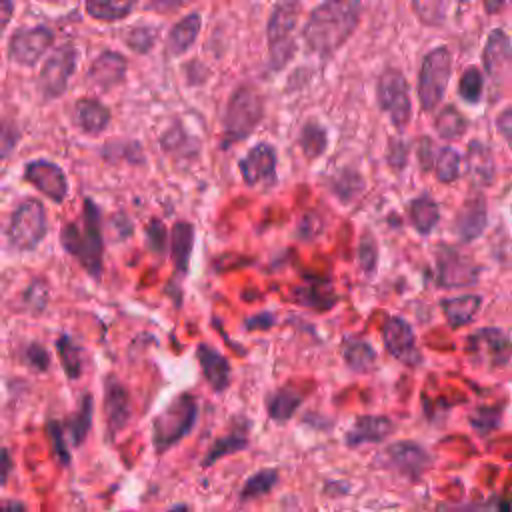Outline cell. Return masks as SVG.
Here are the masks:
<instances>
[{
    "label": "cell",
    "instance_id": "40",
    "mask_svg": "<svg viewBox=\"0 0 512 512\" xmlns=\"http://www.w3.org/2000/svg\"><path fill=\"white\" fill-rule=\"evenodd\" d=\"M156 40H158V28L150 24H136L124 36L126 46L136 54H148L154 48Z\"/></svg>",
    "mask_w": 512,
    "mask_h": 512
},
{
    "label": "cell",
    "instance_id": "1",
    "mask_svg": "<svg viewBox=\"0 0 512 512\" xmlns=\"http://www.w3.org/2000/svg\"><path fill=\"white\" fill-rule=\"evenodd\" d=\"M362 14V0H324L308 16L302 28L306 48L318 56H330L354 34Z\"/></svg>",
    "mask_w": 512,
    "mask_h": 512
},
{
    "label": "cell",
    "instance_id": "3",
    "mask_svg": "<svg viewBox=\"0 0 512 512\" xmlns=\"http://www.w3.org/2000/svg\"><path fill=\"white\" fill-rule=\"evenodd\" d=\"M198 420V398L190 392H182L170 400L152 420V446L156 454L168 452L180 440H184Z\"/></svg>",
    "mask_w": 512,
    "mask_h": 512
},
{
    "label": "cell",
    "instance_id": "37",
    "mask_svg": "<svg viewBox=\"0 0 512 512\" xmlns=\"http://www.w3.org/2000/svg\"><path fill=\"white\" fill-rule=\"evenodd\" d=\"M434 128L438 132L440 138L444 140H456L460 136H464V132L468 130V120L466 116L452 104L444 106L440 110V114L434 120Z\"/></svg>",
    "mask_w": 512,
    "mask_h": 512
},
{
    "label": "cell",
    "instance_id": "45",
    "mask_svg": "<svg viewBox=\"0 0 512 512\" xmlns=\"http://www.w3.org/2000/svg\"><path fill=\"white\" fill-rule=\"evenodd\" d=\"M20 358H22V362H24L28 368H32V370H36V372H46V370L50 368V354H48V350H46L42 344H38V342L26 344V346L22 348V352H20Z\"/></svg>",
    "mask_w": 512,
    "mask_h": 512
},
{
    "label": "cell",
    "instance_id": "13",
    "mask_svg": "<svg viewBox=\"0 0 512 512\" xmlns=\"http://www.w3.org/2000/svg\"><path fill=\"white\" fill-rule=\"evenodd\" d=\"M382 342L392 358L406 366H420L422 354L416 346V336L412 326L400 316H388L382 326Z\"/></svg>",
    "mask_w": 512,
    "mask_h": 512
},
{
    "label": "cell",
    "instance_id": "57",
    "mask_svg": "<svg viewBox=\"0 0 512 512\" xmlns=\"http://www.w3.org/2000/svg\"><path fill=\"white\" fill-rule=\"evenodd\" d=\"M2 464H4V472H2V484L6 486V482H8V476H10V470H12V460H10V452H8V448H2Z\"/></svg>",
    "mask_w": 512,
    "mask_h": 512
},
{
    "label": "cell",
    "instance_id": "19",
    "mask_svg": "<svg viewBox=\"0 0 512 512\" xmlns=\"http://www.w3.org/2000/svg\"><path fill=\"white\" fill-rule=\"evenodd\" d=\"M126 68L128 62L120 52L114 50H104L88 68V82L100 90H110L118 84L124 82L126 78Z\"/></svg>",
    "mask_w": 512,
    "mask_h": 512
},
{
    "label": "cell",
    "instance_id": "23",
    "mask_svg": "<svg viewBox=\"0 0 512 512\" xmlns=\"http://www.w3.org/2000/svg\"><path fill=\"white\" fill-rule=\"evenodd\" d=\"M200 28H202V18L198 12H190V14L182 16L168 32V40H166L168 54L182 56L184 52H188L192 48V44L196 42Z\"/></svg>",
    "mask_w": 512,
    "mask_h": 512
},
{
    "label": "cell",
    "instance_id": "46",
    "mask_svg": "<svg viewBox=\"0 0 512 512\" xmlns=\"http://www.w3.org/2000/svg\"><path fill=\"white\" fill-rule=\"evenodd\" d=\"M358 258H360V266L366 274H372L376 270V264H378V244H376V238L372 236L370 230H366L362 234V240H360V246H358Z\"/></svg>",
    "mask_w": 512,
    "mask_h": 512
},
{
    "label": "cell",
    "instance_id": "56",
    "mask_svg": "<svg viewBox=\"0 0 512 512\" xmlns=\"http://www.w3.org/2000/svg\"><path fill=\"white\" fill-rule=\"evenodd\" d=\"M0 512H26V506L20 502V500H12V498H6L2 502V510Z\"/></svg>",
    "mask_w": 512,
    "mask_h": 512
},
{
    "label": "cell",
    "instance_id": "47",
    "mask_svg": "<svg viewBox=\"0 0 512 512\" xmlns=\"http://www.w3.org/2000/svg\"><path fill=\"white\" fill-rule=\"evenodd\" d=\"M24 302L32 312H42L48 304V284L36 278L24 292Z\"/></svg>",
    "mask_w": 512,
    "mask_h": 512
},
{
    "label": "cell",
    "instance_id": "30",
    "mask_svg": "<svg viewBox=\"0 0 512 512\" xmlns=\"http://www.w3.org/2000/svg\"><path fill=\"white\" fill-rule=\"evenodd\" d=\"M92 412H94V402H92V394L84 392L82 394V400H80V406L74 414H70V418H66L62 424L64 428L68 430V436L72 440V446H82L88 432H90V426H92Z\"/></svg>",
    "mask_w": 512,
    "mask_h": 512
},
{
    "label": "cell",
    "instance_id": "49",
    "mask_svg": "<svg viewBox=\"0 0 512 512\" xmlns=\"http://www.w3.org/2000/svg\"><path fill=\"white\" fill-rule=\"evenodd\" d=\"M470 424L476 430H480V432H488V430L498 426V410H494V408H478V410L472 412Z\"/></svg>",
    "mask_w": 512,
    "mask_h": 512
},
{
    "label": "cell",
    "instance_id": "59",
    "mask_svg": "<svg viewBox=\"0 0 512 512\" xmlns=\"http://www.w3.org/2000/svg\"><path fill=\"white\" fill-rule=\"evenodd\" d=\"M506 4V0H484V10L488 14H496L502 10V6Z\"/></svg>",
    "mask_w": 512,
    "mask_h": 512
},
{
    "label": "cell",
    "instance_id": "26",
    "mask_svg": "<svg viewBox=\"0 0 512 512\" xmlns=\"http://www.w3.org/2000/svg\"><path fill=\"white\" fill-rule=\"evenodd\" d=\"M466 168H468V176L476 182V184H490L494 180V160H492V152L484 142L472 140L468 144V152H466Z\"/></svg>",
    "mask_w": 512,
    "mask_h": 512
},
{
    "label": "cell",
    "instance_id": "50",
    "mask_svg": "<svg viewBox=\"0 0 512 512\" xmlns=\"http://www.w3.org/2000/svg\"><path fill=\"white\" fill-rule=\"evenodd\" d=\"M406 158H408V146L402 142V140H390V146H388V162L394 166V168H404L406 164Z\"/></svg>",
    "mask_w": 512,
    "mask_h": 512
},
{
    "label": "cell",
    "instance_id": "27",
    "mask_svg": "<svg viewBox=\"0 0 512 512\" xmlns=\"http://www.w3.org/2000/svg\"><path fill=\"white\" fill-rule=\"evenodd\" d=\"M246 446H248V424L246 426H238V428L230 430L228 434L216 438L210 444L206 456L202 458V468H208V466L216 464L220 458L236 454V452L244 450Z\"/></svg>",
    "mask_w": 512,
    "mask_h": 512
},
{
    "label": "cell",
    "instance_id": "39",
    "mask_svg": "<svg viewBox=\"0 0 512 512\" xmlns=\"http://www.w3.org/2000/svg\"><path fill=\"white\" fill-rule=\"evenodd\" d=\"M450 0H412L416 18L426 26H440L448 16Z\"/></svg>",
    "mask_w": 512,
    "mask_h": 512
},
{
    "label": "cell",
    "instance_id": "14",
    "mask_svg": "<svg viewBox=\"0 0 512 512\" xmlns=\"http://www.w3.org/2000/svg\"><path fill=\"white\" fill-rule=\"evenodd\" d=\"M384 462L386 466L394 468L398 474H402L408 480H418L432 464L430 454L420 446L418 442L412 440H400L392 442L384 450Z\"/></svg>",
    "mask_w": 512,
    "mask_h": 512
},
{
    "label": "cell",
    "instance_id": "54",
    "mask_svg": "<svg viewBox=\"0 0 512 512\" xmlns=\"http://www.w3.org/2000/svg\"><path fill=\"white\" fill-rule=\"evenodd\" d=\"M196 0H150V10L154 12H172V10H178L186 4H192Z\"/></svg>",
    "mask_w": 512,
    "mask_h": 512
},
{
    "label": "cell",
    "instance_id": "9",
    "mask_svg": "<svg viewBox=\"0 0 512 512\" xmlns=\"http://www.w3.org/2000/svg\"><path fill=\"white\" fill-rule=\"evenodd\" d=\"M78 64V50L72 44H64L56 48L46 62L42 64V70L38 74V90L42 94V100H56L60 98L68 82L76 70Z\"/></svg>",
    "mask_w": 512,
    "mask_h": 512
},
{
    "label": "cell",
    "instance_id": "36",
    "mask_svg": "<svg viewBox=\"0 0 512 512\" xmlns=\"http://www.w3.org/2000/svg\"><path fill=\"white\" fill-rule=\"evenodd\" d=\"M278 484V470L276 468H262V470H256L254 474H250L240 492H238V498L240 502H248V500H254V498H260L264 494H268L274 486Z\"/></svg>",
    "mask_w": 512,
    "mask_h": 512
},
{
    "label": "cell",
    "instance_id": "53",
    "mask_svg": "<svg viewBox=\"0 0 512 512\" xmlns=\"http://www.w3.org/2000/svg\"><path fill=\"white\" fill-rule=\"evenodd\" d=\"M496 130L506 136L508 140H512V104L508 108H504L498 118H496Z\"/></svg>",
    "mask_w": 512,
    "mask_h": 512
},
{
    "label": "cell",
    "instance_id": "32",
    "mask_svg": "<svg viewBox=\"0 0 512 512\" xmlns=\"http://www.w3.org/2000/svg\"><path fill=\"white\" fill-rule=\"evenodd\" d=\"M344 362L354 372H368L376 364V350L370 342L360 338H348L342 346Z\"/></svg>",
    "mask_w": 512,
    "mask_h": 512
},
{
    "label": "cell",
    "instance_id": "10",
    "mask_svg": "<svg viewBox=\"0 0 512 512\" xmlns=\"http://www.w3.org/2000/svg\"><path fill=\"white\" fill-rule=\"evenodd\" d=\"M466 354L476 366L500 368L510 360L512 342L500 328H480L466 338Z\"/></svg>",
    "mask_w": 512,
    "mask_h": 512
},
{
    "label": "cell",
    "instance_id": "5",
    "mask_svg": "<svg viewBox=\"0 0 512 512\" xmlns=\"http://www.w3.org/2000/svg\"><path fill=\"white\" fill-rule=\"evenodd\" d=\"M264 118V98L252 86H238L228 98L222 128L226 146L248 138Z\"/></svg>",
    "mask_w": 512,
    "mask_h": 512
},
{
    "label": "cell",
    "instance_id": "4",
    "mask_svg": "<svg viewBox=\"0 0 512 512\" xmlns=\"http://www.w3.org/2000/svg\"><path fill=\"white\" fill-rule=\"evenodd\" d=\"M300 18L298 0H280L268 18L266 40H268V62L274 72L282 70L296 52V24Z\"/></svg>",
    "mask_w": 512,
    "mask_h": 512
},
{
    "label": "cell",
    "instance_id": "52",
    "mask_svg": "<svg viewBox=\"0 0 512 512\" xmlns=\"http://www.w3.org/2000/svg\"><path fill=\"white\" fill-rule=\"evenodd\" d=\"M18 140H20L18 128L12 126L10 122H4V128H2V156L4 158L10 154V150L16 146Z\"/></svg>",
    "mask_w": 512,
    "mask_h": 512
},
{
    "label": "cell",
    "instance_id": "55",
    "mask_svg": "<svg viewBox=\"0 0 512 512\" xmlns=\"http://www.w3.org/2000/svg\"><path fill=\"white\" fill-rule=\"evenodd\" d=\"M272 324H274V316L268 314V312H264V314H260V316H256V318H250V320L246 322L248 328H270Z\"/></svg>",
    "mask_w": 512,
    "mask_h": 512
},
{
    "label": "cell",
    "instance_id": "21",
    "mask_svg": "<svg viewBox=\"0 0 512 512\" xmlns=\"http://www.w3.org/2000/svg\"><path fill=\"white\" fill-rule=\"evenodd\" d=\"M196 360H198L200 370H202L204 378L208 380L210 388L214 392H224L230 384V378H232V368H230L228 358L224 354H220L210 344H198L196 346Z\"/></svg>",
    "mask_w": 512,
    "mask_h": 512
},
{
    "label": "cell",
    "instance_id": "33",
    "mask_svg": "<svg viewBox=\"0 0 512 512\" xmlns=\"http://www.w3.org/2000/svg\"><path fill=\"white\" fill-rule=\"evenodd\" d=\"M86 14L100 22H118L126 18L134 6L136 0H84Z\"/></svg>",
    "mask_w": 512,
    "mask_h": 512
},
{
    "label": "cell",
    "instance_id": "25",
    "mask_svg": "<svg viewBox=\"0 0 512 512\" xmlns=\"http://www.w3.org/2000/svg\"><path fill=\"white\" fill-rule=\"evenodd\" d=\"M482 306V296L478 294H462L454 298H444L440 302V308L452 328H460L474 320Z\"/></svg>",
    "mask_w": 512,
    "mask_h": 512
},
{
    "label": "cell",
    "instance_id": "12",
    "mask_svg": "<svg viewBox=\"0 0 512 512\" xmlns=\"http://www.w3.org/2000/svg\"><path fill=\"white\" fill-rule=\"evenodd\" d=\"M54 32L48 26L16 28L8 40V56L20 66H34L52 46Z\"/></svg>",
    "mask_w": 512,
    "mask_h": 512
},
{
    "label": "cell",
    "instance_id": "29",
    "mask_svg": "<svg viewBox=\"0 0 512 512\" xmlns=\"http://www.w3.org/2000/svg\"><path fill=\"white\" fill-rule=\"evenodd\" d=\"M302 404V394L292 388H278L268 394L266 398V412L268 418L274 422L290 420Z\"/></svg>",
    "mask_w": 512,
    "mask_h": 512
},
{
    "label": "cell",
    "instance_id": "28",
    "mask_svg": "<svg viewBox=\"0 0 512 512\" xmlns=\"http://www.w3.org/2000/svg\"><path fill=\"white\" fill-rule=\"evenodd\" d=\"M192 246H194V226L190 222H176L172 226V238H170V252H172V262L174 268L180 274H186L190 256H192Z\"/></svg>",
    "mask_w": 512,
    "mask_h": 512
},
{
    "label": "cell",
    "instance_id": "8",
    "mask_svg": "<svg viewBox=\"0 0 512 512\" xmlns=\"http://www.w3.org/2000/svg\"><path fill=\"white\" fill-rule=\"evenodd\" d=\"M376 98L380 110L388 114L392 126L402 132L412 118L410 88L406 76L398 68H386L376 84Z\"/></svg>",
    "mask_w": 512,
    "mask_h": 512
},
{
    "label": "cell",
    "instance_id": "11",
    "mask_svg": "<svg viewBox=\"0 0 512 512\" xmlns=\"http://www.w3.org/2000/svg\"><path fill=\"white\" fill-rule=\"evenodd\" d=\"M480 266L452 246L436 250V284L442 288H462L478 282Z\"/></svg>",
    "mask_w": 512,
    "mask_h": 512
},
{
    "label": "cell",
    "instance_id": "7",
    "mask_svg": "<svg viewBox=\"0 0 512 512\" xmlns=\"http://www.w3.org/2000/svg\"><path fill=\"white\" fill-rule=\"evenodd\" d=\"M46 230H48V222H46V210L42 202L34 198H26L14 208L6 228V238L14 250L28 252V250H34L44 240Z\"/></svg>",
    "mask_w": 512,
    "mask_h": 512
},
{
    "label": "cell",
    "instance_id": "58",
    "mask_svg": "<svg viewBox=\"0 0 512 512\" xmlns=\"http://www.w3.org/2000/svg\"><path fill=\"white\" fill-rule=\"evenodd\" d=\"M12 12H14V4H12V0H2V28H6V26H8Z\"/></svg>",
    "mask_w": 512,
    "mask_h": 512
},
{
    "label": "cell",
    "instance_id": "2",
    "mask_svg": "<svg viewBox=\"0 0 512 512\" xmlns=\"http://www.w3.org/2000/svg\"><path fill=\"white\" fill-rule=\"evenodd\" d=\"M62 248L74 256L80 266L96 280L102 278V226H100V208L86 198L82 206V216L78 222H68L60 232Z\"/></svg>",
    "mask_w": 512,
    "mask_h": 512
},
{
    "label": "cell",
    "instance_id": "18",
    "mask_svg": "<svg viewBox=\"0 0 512 512\" xmlns=\"http://www.w3.org/2000/svg\"><path fill=\"white\" fill-rule=\"evenodd\" d=\"M394 430V422L380 414H360L344 436V444L358 448L362 444H380Z\"/></svg>",
    "mask_w": 512,
    "mask_h": 512
},
{
    "label": "cell",
    "instance_id": "43",
    "mask_svg": "<svg viewBox=\"0 0 512 512\" xmlns=\"http://www.w3.org/2000/svg\"><path fill=\"white\" fill-rule=\"evenodd\" d=\"M364 188V180L356 170H342L332 178V190L342 202H350Z\"/></svg>",
    "mask_w": 512,
    "mask_h": 512
},
{
    "label": "cell",
    "instance_id": "31",
    "mask_svg": "<svg viewBox=\"0 0 512 512\" xmlns=\"http://www.w3.org/2000/svg\"><path fill=\"white\" fill-rule=\"evenodd\" d=\"M410 222L416 228V232L420 234H430L432 228L438 224L440 220V208L436 204V200L428 194H420L410 202Z\"/></svg>",
    "mask_w": 512,
    "mask_h": 512
},
{
    "label": "cell",
    "instance_id": "20",
    "mask_svg": "<svg viewBox=\"0 0 512 512\" xmlns=\"http://www.w3.org/2000/svg\"><path fill=\"white\" fill-rule=\"evenodd\" d=\"M486 224H488V208H486V200L482 196L468 198L462 204V208L458 210L456 220H454L456 234L462 242H472L478 236H482Z\"/></svg>",
    "mask_w": 512,
    "mask_h": 512
},
{
    "label": "cell",
    "instance_id": "41",
    "mask_svg": "<svg viewBox=\"0 0 512 512\" xmlns=\"http://www.w3.org/2000/svg\"><path fill=\"white\" fill-rule=\"evenodd\" d=\"M434 174L440 182L452 184L460 176V154L450 146L440 148L434 162Z\"/></svg>",
    "mask_w": 512,
    "mask_h": 512
},
{
    "label": "cell",
    "instance_id": "44",
    "mask_svg": "<svg viewBox=\"0 0 512 512\" xmlns=\"http://www.w3.org/2000/svg\"><path fill=\"white\" fill-rule=\"evenodd\" d=\"M46 434H48V440L52 444V450H54L58 462L62 466H68L70 464V450H68L66 438H64V424L58 422V420H48L46 422Z\"/></svg>",
    "mask_w": 512,
    "mask_h": 512
},
{
    "label": "cell",
    "instance_id": "34",
    "mask_svg": "<svg viewBox=\"0 0 512 512\" xmlns=\"http://www.w3.org/2000/svg\"><path fill=\"white\" fill-rule=\"evenodd\" d=\"M294 300L302 306L314 308V310H328L336 302V294L332 292L328 282H312L306 286H300L294 290Z\"/></svg>",
    "mask_w": 512,
    "mask_h": 512
},
{
    "label": "cell",
    "instance_id": "17",
    "mask_svg": "<svg viewBox=\"0 0 512 512\" xmlns=\"http://www.w3.org/2000/svg\"><path fill=\"white\" fill-rule=\"evenodd\" d=\"M238 168L248 186H272L276 182V148L268 142L254 144L238 160Z\"/></svg>",
    "mask_w": 512,
    "mask_h": 512
},
{
    "label": "cell",
    "instance_id": "35",
    "mask_svg": "<svg viewBox=\"0 0 512 512\" xmlns=\"http://www.w3.org/2000/svg\"><path fill=\"white\" fill-rule=\"evenodd\" d=\"M56 352H58V358H60V364H62L64 374H66L70 380L80 378V376H82V370H84L82 348H80L68 334H62V336H58V340H56Z\"/></svg>",
    "mask_w": 512,
    "mask_h": 512
},
{
    "label": "cell",
    "instance_id": "6",
    "mask_svg": "<svg viewBox=\"0 0 512 512\" xmlns=\"http://www.w3.org/2000/svg\"><path fill=\"white\" fill-rule=\"evenodd\" d=\"M452 76V54L446 46L432 48L418 72V100L424 112L436 110V106L442 102L448 82Z\"/></svg>",
    "mask_w": 512,
    "mask_h": 512
},
{
    "label": "cell",
    "instance_id": "51",
    "mask_svg": "<svg viewBox=\"0 0 512 512\" xmlns=\"http://www.w3.org/2000/svg\"><path fill=\"white\" fill-rule=\"evenodd\" d=\"M418 160H420L422 170H430L432 164L436 162L434 144H432V140L428 136H422L420 142H418Z\"/></svg>",
    "mask_w": 512,
    "mask_h": 512
},
{
    "label": "cell",
    "instance_id": "16",
    "mask_svg": "<svg viewBox=\"0 0 512 512\" xmlns=\"http://www.w3.org/2000/svg\"><path fill=\"white\" fill-rule=\"evenodd\" d=\"M24 178L52 202L60 204L68 196L66 172L52 160H30L24 166Z\"/></svg>",
    "mask_w": 512,
    "mask_h": 512
},
{
    "label": "cell",
    "instance_id": "42",
    "mask_svg": "<svg viewBox=\"0 0 512 512\" xmlns=\"http://www.w3.org/2000/svg\"><path fill=\"white\" fill-rule=\"evenodd\" d=\"M484 90V76L476 66H468L458 80V94L468 104H478Z\"/></svg>",
    "mask_w": 512,
    "mask_h": 512
},
{
    "label": "cell",
    "instance_id": "48",
    "mask_svg": "<svg viewBox=\"0 0 512 512\" xmlns=\"http://www.w3.org/2000/svg\"><path fill=\"white\" fill-rule=\"evenodd\" d=\"M146 240H148V248L158 254L164 256L166 250V226L160 220H150L146 226Z\"/></svg>",
    "mask_w": 512,
    "mask_h": 512
},
{
    "label": "cell",
    "instance_id": "60",
    "mask_svg": "<svg viewBox=\"0 0 512 512\" xmlns=\"http://www.w3.org/2000/svg\"><path fill=\"white\" fill-rule=\"evenodd\" d=\"M166 512H192V508L188 504H184V502H178V504L170 506Z\"/></svg>",
    "mask_w": 512,
    "mask_h": 512
},
{
    "label": "cell",
    "instance_id": "15",
    "mask_svg": "<svg viewBox=\"0 0 512 512\" xmlns=\"http://www.w3.org/2000/svg\"><path fill=\"white\" fill-rule=\"evenodd\" d=\"M132 416V400L128 388L112 374L104 378V422L108 438H116Z\"/></svg>",
    "mask_w": 512,
    "mask_h": 512
},
{
    "label": "cell",
    "instance_id": "22",
    "mask_svg": "<svg viewBox=\"0 0 512 512\" xmlns=\"http://www.w3.org/2000/svg\"><path fill=\"white\" fill-rule=\"evenodd\" d=\"M74 122L84 134L96 136L108 128L110 110L96 98H80L74 104Z\"/></svg>",
    "mask_w": 512,
    "mask_h": 512
},
{
    "label": "cell",
    "instance_id": "38",
    "mask_svg": "<svg viewBox=\"0 0 512 512\" xmlns=\"http://www.w3.org/2000/svg\"><path fill=\"white\" fill-rule=\"evenodd\" d=\"M298 144L304 152L306 158H318L324 154L326 146H328V134L324 130V126H320L318 122L310 120L302 126L300 130V138H298Z\"/></svg>",
    "mask_w": 512,
    "mask_h": 512
},
{
    "label": "cell",
    "instance_id": "24",
    "mask_svg": "<svg viewBox=\"0 0 512 512\" xmlns=\"http://www.w3.org/2000/svg\"><path fill=\"white\" fill-rule=\"evenodd\" d=\"M512 60V42L510 36L496 28L488 34V40L484 44L482 50V62L484 68L490 76H498L502 72V68H506V64Z\"/></svg>",
    "mask_w": 512,
    "mask_h": 512
}]
</instances>
